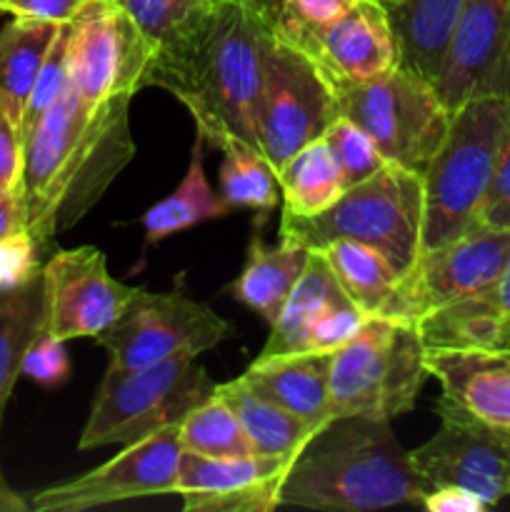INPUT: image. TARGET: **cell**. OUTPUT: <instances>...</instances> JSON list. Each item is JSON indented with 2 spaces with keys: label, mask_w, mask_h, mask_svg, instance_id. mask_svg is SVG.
Returning a JSON list of instances; mask_svg holds the SVG:
<instances>
[{
  "label": "cell",
  "mask_w": 510,
  "mask_h": 512,
  "mask_svg": "<svg viewBox=\"0 0 510 512\" xmlns=\"http://www.w3.org/2000/svg\"><path fill=\"white\" fill-rule=\"evenodd\" d=\"M133 98L88 103L73 80L23 145L25 228L38 248L78 223L133 160Z\"/></svg>",
  "instance_id": "6da1fadb"
},
{
  "label": "cell",
  "mask_w": 510,
  "mask_h": 512,
  "mask_svg": "<svg viewBox=\"0 0 510 512\" xmlns=\"http://www.w3.org/2000/svg\"><path fill=\"white\" fill-rule=\"evenodd\" d=\"M273 40L275 23L268 18L238 3H213L188 45L155 60L150 85L173 93L213 148L243 143L260 150L265 53Z\"/></svg>",
  "instance_id": "7a4b0ae2"
},
{
  "label": "cell",
  "mask_w": 510,
  "mask_h": 512,
  "mask_svg": "<svg viewBox=\"0 0 510 512\" xmlns=\"http://www.w3.org/2000/svg\"><path fill=\"white\" fill-rule=\"evenodd\" d=\"M428 483L388 420L343 415L303 445L283 483L280 505L310 510L370 512L420 503Z\"/></svg>",
  "instance_id": "3957f363"
},
{
  "label": "cell",
  "mask_w": 510,
  "mask_h": 512,
  "mask_svg": "<svg viewBox=\"0 0 510 512\" xmlns=\"http://www.w3.org/2000/svg\"><path fill=\"white\" fill-rule=\"evenodd\" d=\"M508 118L510 98H475L453 113L448 135L423 175L420 253L480 225Z\"/></svg>",
  "instance_id": "277c9868"
},
{
  "label": "cell",
  "mask_w": 510,
  "mask_h": 512,
  "mask_svg": "<svg viewBox=\"0 0 510 512\" xmlns=\"http://www.w3.org/2000/svg\"><path fill=\"white\" fill-rule=\"evenodd\" d=\"M423 210V175L388 163L373 178L350 185L323 213L310 218L283 213L280 238L308 250H320L335 240H355L383 253L403 275L420 253Z\"/></svg>",
  "instance_id": "5b68a950"
},
{
  "label": "cell",
  "mask_w": 510,
  "mask_h": 512,
  "mask_svg": "<svg viewBox=\"0 0 510 512\" xmlns=\"http://www.w3.org/2000/svg\"><path fill=\"white\" fill-rule=\"evenodd\" d=\"M428 378L418 328L373 315L333 353L328 415L330 420L365 415L390 423L413 410Z\"/></svg>",
  "instance_id": "8992f818"
},
{
  "label": "cell",
  "mask_w": 510,
  "mask_h": 512,
  "mask_svg": "<svg viewBox=\"0 0 510 512\" xmlns=\"http://www.w3.org/2000/svg\"><path fill=\"white\" fill-rule=\"evenodd\" d=\"M213 390L215 383L195 355H175L135 370L108 365L78 448L128 445L180 425Z\"/></svg>",
  "instance_id": "52a82bcc"
},
{
  "label": "cell",
  "mask_w": 510,
  "mask_h": 512,
  "mask_svg": "<svg viewBox=\"0 0 510 512\" xmlns=\"http://www.w3.org/2000/svg\"><path fill=\"white\" fill-rule=\"evenodd\" d=\"M338 113L358 123L388 163L425 175L453 113L423 75L395 65L370 80H328Z\"/></svg>",
  "instance_id": "ba28073f"
},
{
  "label": "cell",
  "mask_w": 510,
  "mask_h": 512,
  "mask_svg": "<svg viewBox=\"0 0 510 512\" xmlns=\"http://www.w3.org/2000/svg\"><path fill=\"white\" fill-rule=\"evenodd\" d=\"M508 258L510 228L475 225L440 248L418 253L408 273L400 275L383 318L418 325L445 305L483 298L495 288Z\"/></svg>",
  "instance_id": "9c48e42d"
},
{
  "label": "cell",
  "mask_w": 510,
  "mask_h": 512,
  "mask_svg": "<svg viewBox=\"0 0 510 512\" xmlns=\"http://www.w3.org/2000/svg\"><path fill=\"white\" fill-rule=\"evenodd\" d=\"M233 325L183 293H148L138 288L128 308L98 343L108 350L110 365L123 370L143 368L175 355H195L225 343Z\"/></svg>",
  "instance_id": "30bf717a"
},
{
  "label": "cell",
  "mask_w": 510,
  "mask_h": 512,
  "mask_svg": "<svg viewBox=\"0 0 510 512\" xmlns=\"http://www.w3.org/2000/svg\"><path fill=\"white\" fill-rule=\"evenodd\" d=\"M155 45L115 0H90L68 23L70 80L88 103L133 98L150 85Z\"/></svg>",
  "instance_id": "8fae6325"
},
{
  "label": "cell",
  "mask_w": 510,
  "mask_h": 512,
  "mask_svg": "<svg viewBox=\"0 0 510 512\" xmlns=\"http://www.w3.org/2000/svg\"><path fill=\"white\" fill-rule=\"evenodd\" d=\"M338 103L318 65L285 40L275 38L265 53L260 98V153L278 173L303 145L323 138L338 118Z\"/></svg>",
  "instance_id": "7c38bea8"
},
{
  "label": "cell",
  "mask_w": 510,
  "mask_h": 512,
  "mask_svg": "<svg viewBox=\"0 0 510 512\" xmlns=\"http://www.w3.org/2000/svg\"><path fill=\"white\" fill-rule=\"evenodd\" d=\"M183 458L178 425L128 443L115 458L90 473L35 493L30 510L83 512L123 500L175 493Z\"/></svg>",
  "instance_id": "4fadbf2b"
},
{
  "label": "cell",
  "mask_w": 510,
  "mask_h": 512,
  "mask_svg": "<svg viewBox=\"0 0 510 512\" xmlns=\"http://www.w3.org/2000/svg\"><path fill=\"white\" fill-rule=\"evenodd\" d=\"M440 430L408 450L415 473L430 488H463L488 508L510 495V433L488 428L438 403Z\"/></svg>",
  "instance_id": "5bb4252c"
},
{
  "label": "cell",
  "mask_w": 510,
  "mask_h": 512,
  "mask_svg": "<svg viewBox=\"0 0 510 512\" xmlns=\"http://www.w3.org/2000/svg\"><path fill=\"white\" fill-rule=\"evenodd\" d=\"M433 85L450 113L475 98H510V0H465Z\"/></svg>",
  "instance_id": "9a60e30c"
},
{
  "label": "cell",
  "mask_w": 510,
  "mask_h": 512,
  "mask_svg": "<svg viewBox=\"0 0 510 512\" xmlns=\"http://www.w3.org/2000/svg\"><path fill=\"white\" fill-rule=\"evenodd\" d=\"M45 333L53 338H98L123 315L138 288L108 273L103 250L93 245L58 250L43 265Z\"/></svg>",
  "instance_id": "2e32d148"
},
{
  "label": "cell",
  "mask_w": 510,
  "mask_h": 512,
  "mask_svg": "<svg viewBox=\"0 0 510 512\" xmlns=\"http://www.w3.org/2000/svg\"><path fill=\"white\" fill-rule=\"evenodd\" d=\"M275 38L308 55L328 80H370L400 63L383 0H358L325 28L275 25Z\"/></svg>",
  "instance_id": "e0dca14e"
},
{
  "label": "cell",
  "mask_w": 510,
  "mask_h": 512,
  "mask_svg": "<svg viewBox=\"0 0 510 512\" xmlns=\"http://www.w3.org/2000/svg\"><path fill=\"white\" fill-rule=\"evenodd\" d=\"M293 460L268 455L205 458L183 453L175 493L185 512H270L280 508V493Z\"/></svg>",
  "instance_id": "ac0fdd59"
},
{
  "label": "cell",
  "mask_w": 510,
  "mask_h": 512,
  "mask_svg": "<svg viewBox=\"0 0 510 512\" xmlns=\"http://www.w3.org/2000/svg\"><path fill=\"white\" fill-rule=\"evenodd\" d=\"M425 368L443 388V403L458 413L510 433V350L433 348Z\"/></svg>",
  "instance_id": "d6986e66"
},
{
  "label": "cell",
  "mask_w": 510,
  "mask_h": 512,
  "mask_svg": "<svg viewBox=\"0 0 510 512\" xmlns=\"http://www.w3.org/2000/svg\"><path fill=\"white\" fill-rule=\"evenodd\" d=\"M330 363H333V353H313V350H308V353L260 355L240 375V380L250 390L273 400L280 408L290 410L318 430L330 420Z\"/></svg>",
  "instance_id": "ffe728a7"
},
{
  "label": "cell",
  "mask_w": 510,
  "mask_h": 512,
  "mask_svg": "<svg viewBox=\"0 0 510 512\" xmlns=\"http://www.w3.org/2000/svg\"><path fill=\"white\" fill-rule=\"evenodd\" d=\"M403 68L435 83L465 0H383Z\"/></svg>",
  "instance_id": "44dd1931"
},
{
  "label": "cell",
  "mask_w": 510,
  "mask_h": 512,
  "mask_svg": "<svg viewBox=\"0 0 510 512\" xmlns=\"http://www.w3.org/2000/svg\"><path fill=\"white\" fill-rule=\"evenodd\" d=\"M308 255L310 250L295 240L280 238L278 245H265L260 238H253L248 260L238 280L230 285V295L273 325L305 270Z\"/></svg>",
  "instance_id": "7402d4cb"
},
{
  "label": "cell",
  "mask_w": 510,
  "mask_h": 512,
  "mask_svg": "<svg viewBox=\"0 0 510 512\" xmlns=\"http://www.w3.org/2000/svg\"><path fill=\"white\" fill-rule=\"evenodd\" d=\"M58 33L60 23L18 15L0 30V113L15 128H20L23 110Z\"/></svg>",
  "instance_id": "603a6c76"
},
{
  "label": "cell",
  "mask_w": 510,
  "mask_h": 512,
  "mask_svg": "<svg viewBox=\"0 0 510 512\" xmlns=\"http://www.w3.org/2000/svg\"><path fill=\"white\" fill-rule=\"evenodd\" d=\"M343 298H348V295L340 288L338 278H335L325 255L320 250H310L305 270L300 273L295 288L290 290L278 320L270 325L273 333H270L268 343H265L260 355L305 353L310 330Z\"/></svg>",
  "instance_id": "cb8c5ba5"
},
{
  "label": "cell",
  "mask_w": 510,
  "mask_h": 512,
  "mask_svg": "<svg viewBox=\"0 0 510 512\" xmlns=\"http://www.w3.org/2000/svg\"><path fill=\"white\" fill-rule=\"evenodd\" d=\"M215 390L228 400V405L240 418V425H243L255 455L295 460L303 445L320 430H315L313 425L300 420L290 410L280 408L273 400L250 390L240 378L215 385Z\"/></svg>",
  "instance_id": "d4e9b609"
},
{
  "label": "cell",
  "mask_w": 510,
  "mask_h": 512,
  "mask_svg": "<svg viewBox=\"0 0 510 512\" xmlns=\"http://www.w3.org/2000/svg\"><path fill=\"white\" fill-rule=\"evenodd\" d=\"M45 333L43 270L15 288L0 290V413L18 380L30 345Z\"/></svg>",
  "instance_id": "484cf974"
},
{
  "label": "cell",
  "mask_w": 510,
  "mask_h": 512,
  "mask_svg": "<svg viewBox=\"0 0 510 512\" xmlns=\"http://www.w3.org/2000/svg\"><path fill=\"white\" fill-rule=\"evenodd\" d=\"M203 143L205 138L198 133L185 178L180 180V185L168 195V198L160 200L158 205H153V208L145 213L143 228L148 245L160 243V240L170 238V235L175 233H183V230L205 223V220L225 218V215H228L230 205L225 203L223 195L215 193V190L210 188L208 180H205Z\"/></svg>",
  "instance_id": "4316f807"
},
{
  "label": "cell",
  "mask_w": 510,
  "mask_h": 512,
  "mask_svg": "<svg viewBox=\"0 0 510 512\" xmlns=\"http://www.w3.org/2000/svg\"><path fill=\"white\" fill-rule=\"evenodd\" d=\"M280 195L285 200L288 215L310 218L328 210L345 193V178L330 150L328 140L318 138L303 145L293 158L278 170Z\"/></svg>",
  "instance_id": "83f0119b"
},
{
  "label": "cell",
  "mask_w": 510,
  "mask_h": 512,
  "mask_svg": "<svg viewBox=\"0 0 510 512\" xmlns=\"http://www.w3.org/2000/svg\"><path fill=\"white\" fill-rule=\"evenodd\" d=\"M333 268L343 293L363 310L368 318H383L398 290L400 273L378 250L355 240H335L320 248Z\"/></svg>",
  "instance_id": "f1b7e54d"
},
{
  "label": "cell",
  "mask_w": 510,
  "mask_h": 512,
  "mask_svg": "<svg viewBox=\"0 0 510 512\" xmlns=\"http://www.w3.org/2000/svg\"><path fill=\"white\" fill-rule=\"evenodd\" d=\"M118 3L128 10L145 38L155 45V60L188 45L213 13L210 0H118Z\"/></svg>",
  "instance_id": "f546056e"
},
{
  "label": "cell",
  "mask_w": 510,
  "mask_h": 512,
  "mask_svg": "<svg viewBox=\"0 0 510 512\" xmlns=\"http://www.w3.org/2000/svg\"><path fill=\"white\" fill-rule=\"evenodd\" d=\"M178 438L183 453L205 455V458H238L253 455L248 435L228 400L213 390L210 398L195 405L183 423L178 425Z\"/></svg>",
  "instance_id": "4dcf8cb0"
},
{
  "label": "cell",
  "mask_w": 510,
  "mask_h": 512,
  "mask_svg": "<svg viewBox=\"0 0 510 512\" xmlns=\"http://www.w3.org/2000/svg\"><path fill=\"white\" fill-rule=\"evenodd\" d=\"M225 160L220 165V195L230 208L273 210L280 200L278 173L260 150L250 145H233L223 150Z\"/></svg>",
  "instance_id": "1f68e13d"
},
{
  "label": "cell",
  "mask_w": 510,
  "mask_h": 512,
  "mask_svg": "<svg viewBox=\"0 0 510 512\" xmlns=\"http://www.w3.org/2000/svg\"><path fill=\"white\" fill-rule=\"evenodd\" d=\"M323 138L328 140L330 150H333L335 160H338L340 173L345 178V188L373 178L378 170H383L388 165V160L380 153L375 140L358 123L345 118V115H338L330 123Z\"/></svg>",
  "instance_id": "d6a6232c"
},
{
  "label": "cell",
  "mask_w": 510,
  "mask_h": 512,
  "mask_svg": "<svg viewBox=\"0 0 510 512\" xmlns=\"http://www.w3.org/2000/svg\"><path fill=\"white\" fill-rule=\"evenodd\" d=\"M70 80V68H68V23L60 25V33L55 38L53 48H50L48 58H45L43 68H40L38 80L33 85V93H30L28 105L23 110V120H20V143L25 145V140L30 138V133L35 130V125L40 123L45 113L50 110V105L63 95L65 85Z\"/></svg>",
  "instance_id": "836d02e7"
},
{
  "label": "cell",
  "mask_w": 510,
  "mask_h": 512,
  "mask_svg": "<svg viewBox=\"0 0 510 512\" xmlns=\"http://www.w3.org/2000/svg\"><path fill=\"white\" fill-rule=\"evenodd\" d=\"M365 320H368V315H365L353 300H338V303L315 323V328L310 330L308 343H305V353H308V350H313V353H335V350L343 348V345L363 328Z\"/></svg>",
  "instance_id": "e575fe53"
},
{
  "label": "cell",
  "mask_w": 510,
  "mask_h": 512,
  "mask_svg": "<svg viewBox=\"0 0 510 512\" xmlns=\"http://www.w3.org/2000/svg\"><path fill=\"white\" fill-rule=\"evenodd\" d=\"M20 375H28L35 383L45 388H58L70 378V360L65 353L63 340L53 338L50 333H43L23 358Z\"/></svg>",
  "instance_id": "d590c367"
},
{
  "label": "cell",
  "mask_w": 510,
  "mask_h": 512,
  "mask_svg": "<svg viewBox=\"0 0 510 512\" xmlns=\"http://www.w3.org/2000/svg\"><path fill=\"white\" fill-rule=\"evenodd\" d=\"M480 225L510 228V118L508 125H505L503 140H500L493 183H490L488 198H485L483 210H480Z\"/></svg>",
  "instance_id": "8d00e7d4"
},
{
  "label": "cell",
  "mask_w": 510,
  "mask_h": 512,
  "mask_svg": "<svg viewBox=\"0 0 510 512\" xmlns=\"http://www.w3.org/2000/svg\"><path fill=\"white\" fill-rule=\"evenodd\" d=\"M38 245L28 233L0 243V290L15 288L38 275Z\"/></svg>",
  "instance_id": "74e56055"
},
{
  "label": "cell",
  "mask_w": 510,
  "mask_h": 512,
  "mask_svg": "<svg viewBox=\"0 0 510 512\" xmlns=\"http://www.w3.org/2000/svg\"><path fill=\"white\" fill-rule=\"evenodd\" d=\"M358 0H285L275 25H300V28H325L343 18Z\"/></svg>",
  "instance_id": "f35d334b"
},
{
  "label": "cell",
  "mask_w": 510,
  "mask_h": 512,
  "mask_svg": "<svg viewBox=\"0 0 510 512\" xmlns=\"http://www.w3.org/2000/svg\"><path fill=\"white\" fill-rule=\"evenodd\" d=\"M90 0H3L0 13L18 15V18L50 20V23H73L85 10Z\"/></svg>",
  "instance_id": "ab89813d"
},
{
  "label": "cell",
  "mask_w": 510,
  "mask_h": 512,
  "mask_svg": "<svg viewBox=\"0 0 510 512\" xmlns=\"http://www.w3.org/2000/svg\"><path fill=\"white\" fill-rule=\"evenodd\" d=\"M23 178V143L18 128L0 113V188H20Z\"/></svg>",
  "instance_id": "60d3db41"
},
{
  "label": "cell",
  "mask_w": 510,
  "mask_h": 512,
  "mask_svg": "<svg viewBox=\"0 0 510 512\" xmlns=\"http://www.w3.org/2000/svg\"><path fill=\"white\" fill-rule=\"evenodd\" d=\"M425 510L430 512H483L488 505L478 495L468 493L463 488H430L420 500Z\"/></svg>",
  "instance_id": "b9f144b4"
},
{
  "label": "cell",
  "mask_w": 510,
  "mask_h": 512,
  "mask_svg": "<svg viewBox=\"0 0 510 512\" xmlns=\"http://www.w3.org/2000/svg\"><path fill=\"white\" fill-rule=\"evenodd\" d=\"M28 233L20 188H0V243Z\"/></svg>",
  "instance_id": "7bdbcfd3"
},
{
  "label": "cell",
  "mask_w": 510,
  "mask_h": 512,
  "mask_svg": "<svg viewBox=\"0 0 510 512\" xmlns=\"http://www.w3.org/2000/svg\"><path fill=\"white\" fill-rule=\"evenodd\" d=\"M210 3H238L245 5V8L255 10L258 15L268 18L270 23H278L280 10H283L285 0H210Z\"/></svg>",
  "instance_id": "ee69618b"
},
{
  "label": "cell",
  "mask_w": 510,
  "mask_h": 512,
  "mask_svg": "<svg viewBox=\"0 0 510 512\" xmlns=\"http://www.w3.org/2000/svg\"><path fill=\"white\" fill-rule=\"evenodd\" d=\"M488 298L493 300V305L505 315V318H510V258L508 263H505V270L503 275H500L498 283H495V288L488 293Z\"/></svg>",
  "instance_id": "f6af8a7d"
},
{
  "label": "cell",
  "mask_w": 510,
  "mask_h": 512,
  "mask_svg": "<svg viewBox=\"0 0 510 512\" xmlns=\"http://www.w3.org/2000/svg\"><path fill=\"white\" fill-rule=\"evenodd\" d=\"M30 510V505L25 503L20 495H15L13 490L8 488V483L3 480V475H0V512H25Z\"/></svg>",
  "instance_id": "bcb514c9"
},
{
  "label": "cell",
  "mask_w": 510,
  "mask_h": 512,
  "mask_svg": "<svg viewBox=\"0 0 510 512\" xmlns=\"http://www.w3.org/2000/svg\"><path fill=\"white\" fill-rule=\"evenodd\" d=\"M493 350H510V318H503V323H500V333Z\"/></svg>",
  "instance_id": "7dc6e473"
},
{
  "label": "cell",
  "mask_w": 510,
  "mask_h": 512,
  "mask_svg": "<svg viewBox=\"0 0 510 512\" xmlns=\"http://www.w3.org/2000/svg\"><path fill=\"white\" fill-rule=\"evenodd\" d=\"M0 5H3V0H0Z\"/></svg>",
  "instance_id": "c3c4849f"
},
{
  "label": "cell",
  "mask_w": 510,
  "mask_h": 512,
  "mask_svg": "<svg viewBox=\"0 0 510 512\" xmlns=\"http://www.w3.org/2000/svg\"><path fill=\"white\" fill-rule=\"evenodd\" d=\"M115 3H118V0H115Z\"/></svg>",
  "instance_id": "681fc988"
}]
</instances>
